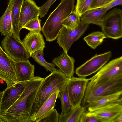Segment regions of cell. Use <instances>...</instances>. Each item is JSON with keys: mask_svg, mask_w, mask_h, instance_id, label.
Instances as JSON below:
<instances>
[{"mask_svg": "<svg viewBox=\"0 0 122 122\" xmlns=\"http://www.w3.org/2000/svg\"><path fill=\"white\" fill-rule=\"evenodd\" d=\"M60 116L56 110L54 109L39 122H58Z\"/></svg>", "mask_w": 122, "mask_h": 122, "instance_id": "4dcf8cb0", "label": "cell"}, {"mask_svg": "<svg viewBox=\"0 0 122 122\" xmlns=\"http://www.w3.org/2000/svg\"><path fill=\"white\" fill-rule=\"evenodd\" d=\"M29 81L18 82L7 87L3 91L0 104V115L5 114L19 98Z\"/></svg>", "mask_w": 122, "mask_h": 122, "instance_id": "7c38bea8", "label": "cell"}, {"mask_svg": "<svg viewBox=\"0 0 122 122\" xmlns=\"http://www.w3.org/2000/svg\"><path fill=\"white\" fill-rule=\"evenodd\" d=\"M40 11L33 0H24L20 13L19 25L20 30L29 21L39 16Z\"/></svg>", "mask_w": 122, "mask_h": 122, "instance_id": "5bb4252c", "label": "cell"}, {"mask_svg": "<svg viewBox=\"0 0 122 122\" xmlns=\"http://www.w3.org/2000/svg\"><path fill=\"white\" fill-rule=\"evenodd\" d=\"M44 78L34 76L29 81L17 100L5 114L0 115V122H35L32 108Z\"/></svg>", "mask_w": 122, "mask_h": 122, "instance_id": "6da1fadb", "label": "cell"}, {"mask_svg": "<svg viewBox=\"0 0 122 122\" xmlns=\"http://www.w3.org/2000/svg\"><path fill=\"white\" fill-rule=\"evenodd\" d=\"M75 0H61L51 13L41 29L46 41L52 42L56 38L63 26L62 21L74 10Z\"/></svg>", "mask_w": 122, "mask_h": 122, "instance_id": "7a4b0ae2", "label": "cell"}, {"mask_svg": "<svg viewBox=\"0 0 122 122\" xmlns=\"http://www.w3.org/2000/svg\"><path fill=\"white\" fill-rule=\"evenodd\" d=\"M92 112L102 122H114L122 114V99Z\"/></svg>", "mask_w": 122, "mask_h": 122, "instance_id": "4fadbf2b", "label": "cell"}, {"mask_svg": "<svg viewBox=\"0 0 122 122\" xmlns=\"http://www.w3.org/2000/svg\"><path fill=\"white\" fill-rule=\"evenodd\" d=\"M68 79L58 69L44 78L38 91L32 108V116L35 122V116L43 104L52 94L62 89L66 85Z\"/></svg>", "mask_w": 122, "mask_h": 122, "instance_id": "3957f363", "label": "cell"}, {"mask_svg": "<svg viewBox=\"0 0 122 122\" xmlns=\"http://www.w3.org/2000/svg\"><path fill=\"white\" fill-rule=\"evenodd\" d=\"M106 38L102 32L97 31L91 33L83 38L88 45L93 49L101 45Z\"/></svg>", "mask_w": 122, "mask_h": 122, "instance_id": "603a6c76", "label": "cell"}, {"mask_svg": "<svg viewBox=\"0 0 122 122\" xmlns=\"http://www.w3.org/2000/svg\"><path fill=\"white\" fill-rule=\"evenodd\" d=\"M121 91H122V75L100 85L87 86L81 105L86 107L104 96Z\"/></svg>", "mask_w": 122, "mask_h": 122, "instance_id": "277c9868", "label": "cell"}, {"mask_svg": "<svg viewBox=\"0 0 122 122\" xmlns=\"http://www.w3.org/2000/svg\"><path fill=\"white\" fill-rule=\"evenodd\" d=\"M15 62L0 46V78L6 83L7 87L18 82Z\"/></svg>", "mask_w": 122, "mask_h": 122, "instance_id": "8fae6325", "label": "cell"}, {"mask_svg": "<svg viewBox=\"0 0 122 122\" xmlns=\"http://www.w3.org/2000/svg\"><path fill=\"white\" fill-rule=\"evenodd\" d=\"M31 57L32 54L40 50H43L45 43L40 32H30L22 41Z\"/></svg>", "mask_w": 122, "mask_h": 122, "instance_id": "9a60e30c", "label": "cell"}, {"mask_svg": "<svg viewBox=\"0 0 122 122\" xmlns=\"http://www.w3.org/2000/svg\"><path fill=\"white\" fill-rule=\"evenodd\" d=\"M66 85L59 91L58 95V98L60 100L61 104V115L65 114L70 110L71 107L70 100L66 91Z\"/></svg>", "mask_w": 122, "mask_h": 122, "instance_id": "484cf974", "label": "cell"}, {"mask_svg": "<svg viewBox=\"0 0 122 122\" xmlns=\"http://www.w3.org/2000/svg\"><path fill=\"white\" fill-rule=\"evenodd\" d=\"M23 28L27 29L30 32H40L41 28L39 17L30 21L23 27Z\"/></svg>", "mask_w": 122, "mask_h": 122, "instance_id": "f1b7e54d", "label": "cell"}, {"mask_svg": "<svg viewBox=\"0 0 122 122\" xmlns=\"http://www.w3.org/2000/svg\"><path fill=\"white\" fill-rule=\"evenodd\" d=\"M56 0H48L41 7L39 16L40 18L44 17L47 14L51 6Z\"/></svg>", "mask_w": 122, "mask_h": 122, "instance_id": "d6a6232c", "label": "cell"}, {"mask_svg": "<svg viewBox=\"0 0 122 122\" xmlns=\"http://www.w3.org/2000/svg\"><path fill=\"white\" fill-rule=\"evenodd\" d=\"M11 12V11H10V13L8 16L7 25V30L8 34H12V31Z\"/></svg>", "mask_w": 122, "mask_h": 122, "instance_id": "e575fe53", "label": "cell"}, {"mask_svg": "<svg viewBox=\"0 0 122 122\" xmlns=\"http://www.w3.org/2000/svg\"><path fill=\"white\" fill-rule=\"evenodd\" d=\"M24 0H12L11 8L12 34L18 40H21L20 32V30L19 20L21 9Z\"/></svg>", "mask_w": 122, "mask_h": 122, "instance_id": "ffe728a7", "label": "cell"}, {"mask_svg": "<svg viewBox=\"0 0 122 122\" xmlns=\"http://www.w3.org/2000/svg\"><path fill=\"white\" fill-rule=\"evenodd\" d=\"M93 0H77L75 11L81 18L88 10Z\"/></svg>", "mask_w": 122, "mask_h": 122, "instance_id": "83f0119b", "label": "cell"}, {"mask_svg": "<svg viewBox=\"0 0 122 122\" xmlns=\"http://www.w3.org/2000/svg\"><path fill=\"white\" fill-rule=\"evenodd\" d=\"M52 62L67 78L69 79L74 77L75 60L67 53L63 51L59 56L54 58Z\"/></svg>", "mask_w": 122, "mask_h": 122, "instance_id": "2e32d148", "label": "cell"}, {"mask_svg": "<svg viewBox=\"0 0 122 122\" xmlns=\"http://www.w3.org/2000/svg\"><path fill=\"white\" fill-rule=\"evenodd\" d=\"M102 32L106 37L117 39L122 37V11L115 8L105 14L103 17Z\"/></svg>", "mask_w": 122, "mask_h": 122, "instance_id": "8992f818", "label": "cell"}, {"mask_svg": "<svg viewBox=\"0 0 122 122\" xmlns=\"http://www.w3.org/2000/svg\"><path fill=\"white\" fill-rule=\"evenodd\" d=\"M1 45L5 51L15 61L27 60L30 57L22 41L18 40L12 34L5 36Z\"/></svg>", "mask_w": 122, "mask_h": 122, "instance_id": "52a82bcc", "label": "cell"}, {"mask_svg": "<svg viewBox=\"0 0 122 122\" xmlns=\"http://www.w3.org/2000/svg\"><path fill=\"white\" fill-rule=\"evenodd\" d=\"M107 12L103 8L89 10L84 13L80 18L82 23L95 24L102 28L104 15Z\"/></svg>", "mask_w": 122, "mask_h": 122, "instance_id": "ac0fdd59", "label": "cell"}, {"mask_svg": "<svg viewBox=\"0 0 122 122\" xmlns=\"http://www.w3.org/2000/svg\"><path fill=\"white\" fill-rule=\"evenodd\" d=\"M59 92L52 94L43 104L35 116V122H39L54 109Z\"/></svg>", "mask_w": 122, "mask_h": 122, "instance_id": "44dd1931", "label": "cell"}, {"mask_svg": "<svg viewBox=\"0 0 122 122\" xmlns=\"http://www.w3.org/2000/svg\"><path fill=\"white\" fill-rule=\"evenodd\" d=\"M15 66L18 82L29 81L34 77L35 66L28 60L15 61Z\"/></svg>", "mask_w": 122, "mask_h": 122, "instance_id": "e0dca14e", "label": "cell"}, {"mask_svg": "<svg viewBox=\"0 0 122 122\" xmlns=\"http://www.w3.org/2000/svg\"><path fill=\"white\" fill-rule=\"evenodd\" d=\"M3 91H0V104L1 102V98H2V96L3 94Z\"/></svg>", "mask_w": 122, "mask_h": 122, "instance_id": "8d00e7d4", "label": "cell"}, {"mask_svg": "<svg viewBox=\"0 0 122 122\" xmlns=\"http://www.w3.org/2000/svg\"><path fill=\"white\" fill-rule=\"evenodd\" d=\"M86 110V107L81 105L71 108L65 114L60 115L58 122H80L82 114Z\"/></svg>", "mask_w": 122, "mask_h": 122, "instance_id": "7402d4cb", "label": "cell"}, {"mask_svg": "<svg viewBox=\"0 0 122 122\" xmlns=\"http://www.w3.org/2000/svg\"><path fill=\"white\" fill-rule=\"evenodd\" d=\"M43 50L37 51L31 55V57L39 64L44 67L47 71L52 72L56 70V65L53 63H48L44 57Z\"/></svg>", "mask_w": 122, "mask_h": 122, "instance_id": "cb8c5ba5", "label": "cell"}, {"mask_svg": "<svg viewBox=\"0 0 122 122\" xmlns=\"http://www.w3.org/2000/svg\"><path fill=\"white\" fill-rule=\"evenodd\" d=\"M114 122H122V114L118 117L115 120Z\"/></svg>", "mask_w": 122, "mask_h": 122, "instance_id": "d590c367", "label": "cell"}, {"mask_svg": "<svg viewBox=\"0 0 122 122\" xmlns=\"http://www.w3.org/2000/svg\"><path fill=\"white\" fill-rule=\"evenodd\" d=\"M111 51L96 54L84 63L77 68L76 74L80 77L86 78L95 73L105 65L110 59Z\"/></svg>", "mask_w": 122, "mask_h": 122, "instance_id": "9c48e42d", "label": "cell"}, {"mask_svg": "<svg viewBox=\"0 0 122 122\" xmlns=\"http://www.w3.org/2000/svg\"><path fill=\"white\" fill-rule=\"evenodd\" d=\"M80 17L74 10L62 21L63 26L66 28L73 29L78 27L81 23Z\"/></svg>", "mask_w": 122, "mask_h": 122, "instance_id": "d4e9b609", "label": "cell"}, {"mask_svg": "<svg viewBox=\"0 0 122 122\" xmlns=\"http://www.w3.org/2000/svg\"><path fill=\"white\" fill-rule=\"evenodd\" d=\"M89 25L81 21L79 26L75 29H71L64 26L61 29L56 38L57 43L63 51L67 53L72 44L83 34Z\"/></svg>", "mask_w": 122, "mask_h": 122, "instance_id": "30bf717a", "label": "cell"}, {"mask_svg": "<svg viewBox=\"0 0 122 122\" xmlns=\"http://www.w3.org/2000/svg\"><path fill=\"white\" fill-rule=\"evenodd\" d=\"M80 122H102V121L92 112L87 111L82 113L81 117Z\"/></svg>", "mask_w": 122, "mask_h": 122, "instance_id": "f546056e", "label": "cell"}, {"mask_svg": "<svg viewBox=\"0 0 122 122\" xmlns=\"http://www.w3.org/2000/svg\"><path fill=\"white\" fill-rule=\"evenodd\" d=\"M121 75H122V56L112 60L103 66L89 78L87 86L100 85Z\"/></svg>", "mask_w": 122, "mask_h": 122, "instance_id": "5b68a950", "label": "cell"}, {"mask_svg": "<svg viewBox=\"0 0 122 122\" xmlns=\"http://www.w3.org/2000/svg\"><path fill=\"white\" fill-rule=\"evenodd\" d=\"M122 99V91L104 96L87 105L88 111L97 109L117 102Z\"/></svg>", "mask_w": 122, "mask_h": 122, "instance_id": "d6986e66", "label": "cell"}, {"mask_svg": "<svg viewBox=\"0 0 122 122\" xmlns=\"http://www.w3.org/2000/svg\"><path fill=\"white\" fill-rule=\"evenodd\" d=\"M113 0H93L89 10L103 7Z\"/></svg>", "mask_w": 122, "mask_h": 122, "instance_id": "1f68e13d", "label": "cell"}, {"mask_svg": "<svg viewBox=\"0 0 122 122\" xmlns=\"http://www.w3.org/2000/svg\"><path fill=\"white\" fill-rule=\"evenodd\" d=\"M122 0H114L105 6L104 8L107 11L110 9L115 6L122 5Z\"/></svg>", "mask_w": 122, "mask_h": 122, "instance_id": "836d02e7", "label": "cell"}, {"mask_svg": "<svg viewBox=\"0 0 122 122\" xmlns=\"http://www.w3.org/2000/svg\"><path fill=\"white\" fill-rule=\"evenodd\" d=\"M90 78L73 77L69 79L66 89L71 105L73 108L81 105Z\"/></svg>", "mask_w": 122, "mask_h": 122, "instance_id": "ba28073f", "label": "cell"}, {"mask_svg": "<svg viewBox=\"0 0 122 122\" xmlns=\"http://www.w3.org/2000/svg\"><path fill=\"white\" fill-rule=\"evenodd\" d=\"M12 0H9L8 6L5 12L0 18V32L2 35L8 34L7 25L9 15L11 10Z\"/></svg>", "mask_w": 122, "mask_h": 122, "instance_id": "4316f807", "label": "cell"}]
</instances>
